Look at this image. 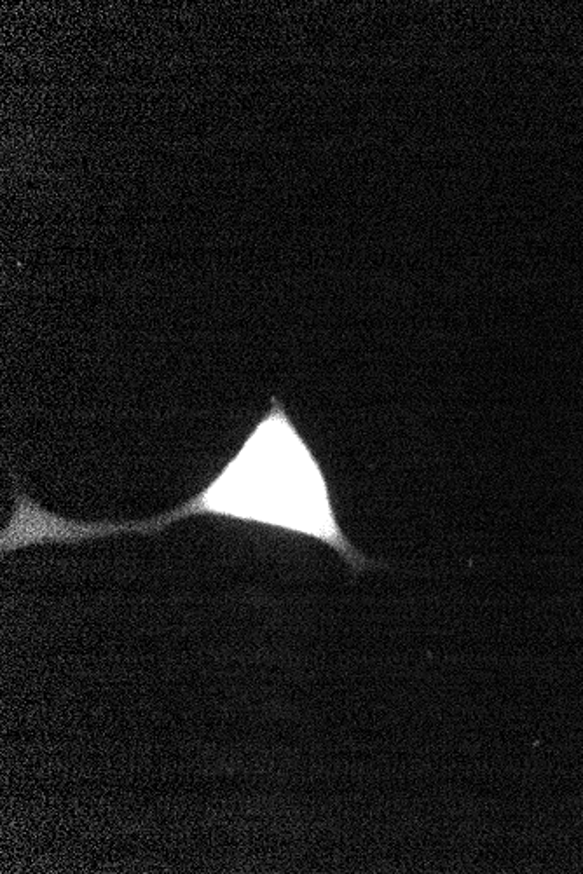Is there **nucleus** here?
Wrapping results in <instances>:
<instances>
[{
  "label": "nucleus",
  "instance_id": "nucleus-1",
  "mask_svg": "<svg viewBox=\"0 0 583 874\" xmlns=\"http://www.w3.org/2000/svg\"><path fill=\"white\" fill-rule=\"evenodd\" d=\"M198 515L311 538L332 548L353 574L379 567L344 533L322 463L278 397H271L269 409L240 449L201 491L151 519H67L42 508L16 485L13 512L0 531V554L42 545H79L121 534L145 536Z\"/></svg>",
  "mask_w": 583,
  "mask_h": 874
}]
</instances>
